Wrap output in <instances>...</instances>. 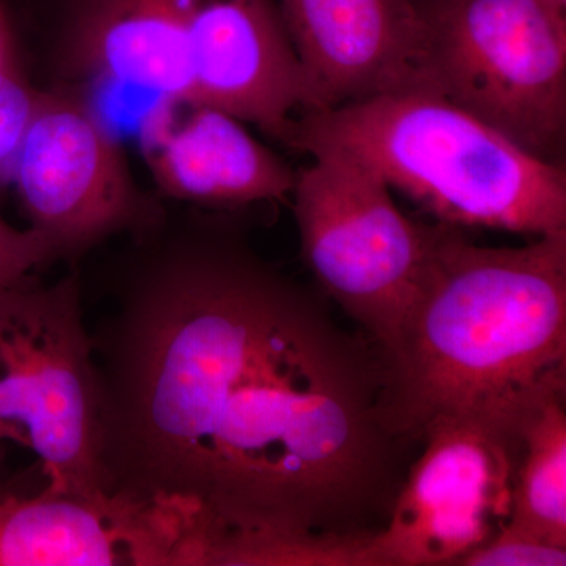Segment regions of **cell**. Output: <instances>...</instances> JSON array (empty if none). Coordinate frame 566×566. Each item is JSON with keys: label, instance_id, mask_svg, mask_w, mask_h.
Wrapping results in <instances>:
<instances>
[{"label": "cell", "instance_id": "16", "mask_svg": "<svg viewBox=\"0 0 566 566\" xmlns=\"http://www.w3.org/2000/svg\"><path fill=\"white\" fill-rule=\"evenodd\" d=\"M461 566H565L566 547L505 524L460 562Z\"/></svg>", "mask_w": 566, "mask_h": 566}, {"label": "cell", "instance_id": "4", "mask_svg": "<svg viewBox=\"0 0 566 566\" xmlns=\"http://www.w3.org/2000/svg\"><path fill=\"white\" fill-rule=\"evenodd\" d=\"M0 438L31 450L48 490L109 494L99 390L77 274L0 285Z\"/></svg>", "mask_w": 566, "mask_h": 566}, {"label": "cell", "instance_id": "15", "mask_svg": "<svg viewBox=\"0 0 566 566\" xmlns=\"http://www.w3.org/2000/svg\"><path fill=\"white\" fill-rule=\"evenodd\" d=\"M39 96V88L22 76L10 54L0 55V185L13 178L14 163Z\"/></svg>", "mask_w": 566, "mask_h": 566}, {"label": "cell", "instance_id": "2", "mask_svg": "<svg viewBox=\"0 0 566 566\" xmlns=\"http://www.w3.org/2000/svg\"><path fill=\"white\" fill-rule=\"evenodd\" d=\"M375 349L394 436L422 446L442 417L523 428L566 395V232L488 248L442 223L415 300Z\"/></svg>", "mask_w": 566, "mask_h": 566}, {"label": "cell", "instance_id": "19", "mask_svg": "<svg viewBox=\"0 0 566 566\" xmlns=\"http://www.w3.org/2000/svg\"><path fill=\"white\" fill-rule=\"evenodd\" d=\"M9 54V48H7L6 32H3L2 20H0V55Z\"/></svg>", "mask_w": 566, "mask_h": 566}, {"label": "cell", "instance_id": "6", "mask_svg": "<svg viewBox=\"0 0 566 566\" xmlns=\"http://www.w3.org/2000/svg\"><path fill=\"white\" fill-rule=\"evenodd\" d=\"M290 199L315 285L374 346L386 344L427 274L442 223L412 221L374 170L338 155L314 156L297 170Z\"/></svg>", "mask_w": 566, "mask_h": 566}, {"label": "cell", "instance_id": "10", "mask_svg": "<svg viewBox=\"0 0 566 566\" xmlns=\"http://www.w3.org/2000/svg\"><path fill=\"white\" fill-rule=\"evenodd\" d=\"M192 98L281 142L303 77L275 0H180Z\"/></svg>", "mask_w": 566, "mask_h": 566}, {"label": "cell", "instance_id": "14", "mask_svg": "<svg viewBox=\"0 0 566 566\" xmlns=\"http://www.w3.org/2000/svg\"><path fill=\"white\" fill-rule=\"evenodd\" d=\"M566 395L535 409L523 427V449L509 526L566 547Z\"/></svg>", "mask_w": 566, "mask_h": 566}, {"label": "cell", "instance_id": "1", "mask_svg": "<svg viewBox=\"0 0 566 566\" xmlns=\"http://www.w3.org/2000/svg\"><path fill=\"white\" fill-rule=\"evenodd\" d=\"M91 335L109 494L199 524L216 566H359L422 446L315 283L205 216L147 241Z\"/></svg>", "mask_w": 566, "mask_h": 566}, {"label": "cell", "instance_id": "12", "mask_svg": "<svg viewBox=\"0 0 566 566\" xmlns=\"http://www.w3.org/2000/svg\"><path fill=\"white\" fill-rule=\"evenodd\" d=\"M153 181L169 199L214 211L282 202L297 170L240 118L185 96L156 99L139 126Z\"/></svg>", "mask_w": 566, "mask_h": 566}, {"label": "cell", "instance_id": "5", "mask_svg": "<svg viewBox=\"0 0 566 566\" xmlns=\"http://www.w3.org/2000/svg\"><path fill=\"white\" fill-rule=\"evenodd\" d=\"M419 7L427 87L535 158L565 166V22L539 0H419Z\"/></svg>", "mask_w": 566, "mask_h": 566}, {"label": "cell", "instance_id": "3", "mask_svg": "<svg viewBox=\"0 0 566 566\" xmlns=\"http://www.w3.org/2000/svg\"><path fill=\"white\" fill-rule=\"evenodd\" d=\"M282 144L363 164L446 226L566 232V167L535 158L430 87L300 112Z\"/></svg>", "mask_w": 566, "mask_h": 566}, {"label": "cell", "instance_id": "8", "mask_svg": "<svg viewBox=\"0 0 566 566\" xmlns=\"http://www.w3.org/2000/svg\"><path fill=\"white\" fill-rule=\"evenodd\" d=\"M11 180L29 227L63 259L159 221L122 145L87 103L66 92L40 91Z\"/></svg>", "mask_w": 566, "mask_h": 566}, {"label": "cell", "instance_id": "13", "mask_svg": "<svg viewBox=\"0 0 566 566\" xmlns=\"http://www.w3.org/2000/svg\"><path fill=\"white\" fill-rule=\"evenodd\" d=\"M63 76L192 98L180 0H59Z\"/></svg>", "mask_w": 566, "mask_h": 566}, {"label": "cell", "instance_id": "9", "mask_svg": "<svg viewBox=\"0 0 566 566\" xmlns=\"http://www.w3.org/2000/svg\"><path fill=\"white\" fill-rule=\"evenodd\" d=\"M300 63L303 111L427 87L419 0H275Z\"/></svg>", "mask_w": 566, "mask_h": 566}, {"label": "cell", "instance_id": "18", "mask_svg": "<svg viewBox=\"0 0 566 566\" xmlns=\"http://www.w3.org/2000/svg\"><path fill=\"white\" fill-rule=\"evenodd\" d=\"M539 3H542L556 20L565 22L566 24V0H539Z\"/></svg>", "mask_w": 566, "mask_h": 566}, {"label": "cell", "instance_id": "20", "mask_svg": "<svg viewBox=\"0 0 566 566\" xmlns=\"http://www.w3.org/2000/svg\"><path fill=\"white\" fill-rule=\"evenodd\" d=\"M0 442H2V438H0Z\"/></svg>", "mask_w": 566, "mask_h": 566}, {"label": "cell", "instance_id": "7", "mask_svg": "<svg viewBox=\"0 0 566 566\" xmlns=\"http://www.w3.org/2000/svg\"><path fill=\"white\" fill-rule=\"evenodd\" d=\"M523 428L442 417L423 431L364 566L458 565L509 523Z\"/></svg>", "mask_w": 566, "mask_h": 566}, {"label": "cell", "instance_id": "17", "mask_svg": "<svg viewBox=\"0 0 566 566\" xmlns=\"http://www.w3.org/2000/svg\"><path fill=\"white\" fill-rule=\"evenodd\" d=\"M62 259L59 249L43 234L31 227L18 229L0 216V285L21 281Z\"/></svg>", "mask_w": 566, "mask_h": 566}, {"label": "cell", "instance_id": "11", "mask_svg": "<svg viewBox=\"0 0 566 566\" xmlns=\"http://www.w3.org/2000/svg\"><path fill=\"white\" fill-rule=\"evenodd\" d=\"M172 510L123 494L0 491V566H182Z\"/></svg>", "mask_w": 566, "mask_h": 566}]
</instances>
